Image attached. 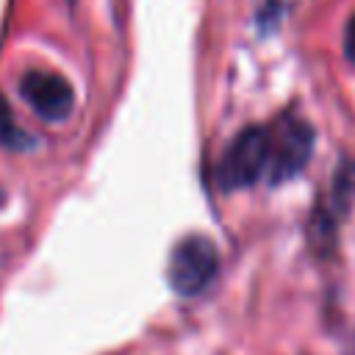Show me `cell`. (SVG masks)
Returning a JSON list of instances; mask_svg holds the SVG:
<instances>
[{
    "instance_id": "6da1fadb",
    "label": "cell",
    "mask_w": 355,
    "mask_h": 355,
    "mask_svg": "<svg viewBox=\"0 0 355 355\" xmlns=\"http://www.w3.org/2000/svg\"><path fill=\"white\" fill-rule=\"evenodd\" d=\"M269 169V128H244L222 153L216 164V183L222 189H247Z\"/></svg>"
},
{
    "instance_id": "7a4b0ae2",
    "label": "cell",
    "mask_w": 355,
    "mask_h": 355,
    "mask_svg": "<svg viewBox=\"0 0 355 355\" xmlns=\"http://www.w3.org/2000/svg\"><path fill=\"white\" fill-rule=\"evenodd\" d=\"M216 272H219V250L208 236L200 233L180 239L166 266L169 286L183 297H194L202 288H208Z\"/></svg>"
},
{
    "instance_id": "3957f363",
    "label": "cell",
    "mask_w": 355,
    "mask_h": 355,
    "mask_svg": "<svg viewBox=\"0 0 355 355\" xmlns=\"http://www.w3.org/2000/svg\"><path fill=\"white\" fill-rule=\"evenodd\" d=\"M311 150H313V128L297 114H283L269 130V169H266L269 180L272 183L291 180L297 172L305 169Z\"/></svg>"
},
{
    "instance_id": "277c9868",
    "label": "cell",
    "mask_w": 355,
    "mask_h": 355,
    "mask_svg": "<svg viewBox=\"0 0 355 355\" xmlns=\"http://www.w3.org/2000/svg\"><path fill=\"white\" fill-rule=\"evenodd\" d=\"M22 100L47 122H61L75 108V92L69 80L50 69H31L19 80Z\"/></svg>"
},
{
    "instance_id": "5b68a950",
    "label": "cell",
    "mask_w": 355,
    "mask_h": 355,
    "mask_svg": "<svg viewBox=\"0 0 355 355\" xmlns=\"http://www.w3.org/2000/svg\"><path fill=\"white\" fill-rule=\"evenodd\" d=\"M0 144H6V147H25V144H31L28 136L17 128L14 114H11L8 103L3 100V94H0Z\"/></svg>"
},
{
    "instance_id": "8992f818",
    "label": "cell",
    "mask_w": 355,
    "mask_h": 355,
    "mask_svg": "<svg viewBox=\"0 0 355 355\" xmlns=\"http://www.w3.org/2000/svg\"><path fill=\"white\" fill-rule=\"evenodd\" d=\"M344 53H347V58L355 64V14L349 17L347 31H344Z\"/></svg>"
}]
</instances>
